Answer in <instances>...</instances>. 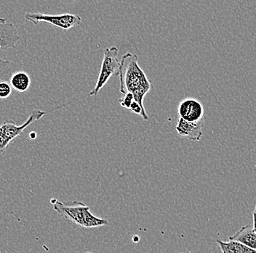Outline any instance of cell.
<instances>
[{"instance_id": "cell-1", "label": "cell", "mask_w": 256, "mask_h": 253, "mask_svg": "<svg viewBox=\"0 0 256 253\" xmlns=\"http://www.w3.org/2000/svg\"><path fill=\"white\" fill-rule=\"evenodd\" d=\"M120 92L131 93L144 110L146 95L152 90L151 82L138 64L137 55L127 53L122 57L120 68Z\"/></svg>"}, {"instance_id": "cell-6", "label": "cell", "mask_w": 256, "mask_h": 253, "mask_svg": "<svg viewBox=\"0 0 256 253\" xmlns=\"http://www.w3.org/2000/svg\"><path fill=\"white\" fill-rule=\"evenodd\" d=\"M179 118L188 122H199L204 120V109L198 99L186 98L178 107Z\"/></svg>"}, {"instance_id": "cell-5", "label": "cell", "mask_w": 256, "mask_h": 253, "mask_svg": "<svg viewBox=\"0 0 256 253\" xmlns=\"http://www.w3.org/2000/svg\"><path fill=\"white\" fill-rule=\"evenodd\" d=\"M24 18L27 22H32L34 25H38L41 22H46L65 31L70 30L73 27H78L82 22V19L79 15L72 14L50 15L43 13H26Z\"/></svg>"}, {"instance_id": "cell-16", "label": "cell", "mask_w": 256, "mask_h": 253, "mask_svg": "<svg viewBox=\"0 0 256 253\" xmlns=\"http://www.w3.org/2000/svg\"><path fill=\"white\" fill-rule=\"evenodd\" d=\"M132 240H134V242L137 243L138 242L139 238L138 236H134V238H132Z\"/></svg>"}, {"instance_id": "cell-11", "label": "cell", "mask_w": 256, "mask_h": 253, "mask_svg": "<svg viewBox=\"0 0 256 253\" xmlns=\"http://www.w3.org/2000/svg\"><path fill=\"white\" fill-rule=\"evenodd\" d=\"M228 241H223L216 239V242L220 246V250L224 253H256V251L240 241L228 239Z\"/></svg>"}, {"instance_id": "cell-8", "label": "cell", "mask_w": 256, "mask_h": 253, "mask_svg": "<svg viewBox=\"0 0 256 253\" xmlns=\"http://www.w3.org/2000/svg\"><path fill=\"white\" fill-rule=\"evenodd\" d=\"M203 126L204 120L199 122H188L179 118L176 129L178 134L183 138L191 141H200L203 135Z\"/></svg>"}, {"instance_id": "cell-3", "label": "cell", "mask_w": 256, "mask_h": 253, "mask_svg": "<svg viewBox=\"0 0 256 253\" xmlns=\"http://www.w3.org/2000/svg\"><path fill=\"white\" fill-rule=\"evenodd\" d=\"M118 54L119 49L116 46H112L104 50L103 60L97 82L94 89L90 92V96H97L112 77L119 76L120 62Z\"/></svg>"}, {"instance_id": "cell-2", "label": "cell", "mask_w": 256, "mask_h": 253, "mask_svg": "<svg viewBox=\"0 0 256 253\" xmlns=\"http://www.w3.org/2000/svg\"><path fill=\"white\" fill-rule=\"evenodd\" d=\"M50 204L54 209L63 218L86 228H98L110 225L108 220L94 215L89 206L80 201L60 202L56 198H51Z\"/></svg>"}, {"instance_id": "cell-15", "label": "cell", "mask_w": 256, "mask_h": 253, "mask_svg": "<svg viewBox=\"0 0 256 253\" xmlns=\"http://www.w3.org/2000/svg\"><path fill=\"white\" fill-rule=\"evenodd\" d=\"M252 229L256 233V205L252 212Z\"/></svg>"}, {"instance_id": "cell-13", "label": "cell", "mask_w": 256, "mask_h": 253, "mask_svg": "<svg viewBox=\"0 0 256 253\" xmlns=\"http://www.w3.org/2000/svg\"><path fill=\"white\" fill-rule=\"evenodd\" d=\"M12 94V87L8 81H0V99L9 98Z\"/></svg>"}, {"instance_id": "cell-4", "label": "cell", "mask_w": 256, "mask_h": 253, "mask_svg": "<svg viewBox=\"0 0 256 253\" xmlns=\"http://www.w3.org/2000/svg\"><path fill=\"white\" fill-rule=\"evenodd\" d=\"M47 113L42 110H36L32 112L26 121L22 125H17L14 121H10L0 125V155L2 154L8 146L20 137L27 127L39 121Z\"/></svg>"}, {"instance_id": "cell-12", "label": "cell", "mask_w": 256, "mask_h": 253, "mask_svg": "<svg viewBox=\"0 0 256 253\" xmlns=\"http://www.w3.org/2000/svg\"><path fill=\"white\" fill-rule=\"evenodd\" d=\"M15 62L10 59H3L0 58V81H9L12 74L16 68Z\"/></svg>"}, {"instance_id": "cell-10", "label": "cell", "mask_w": 256, "mask_h": 253, "mask_svg": "<svg viewBox=\"0 0 256 253\" xmlns=\"http://www.w3.org/2000/svg\"><path fill=\"white\" fill-rule=\"evenodd\" d=\"M11 87L16 92L24 93L30 89L31 78L30 75L22 70L14 72L9 80Z\"/></svg>"}, {"instance_id": "cell-17", "label": "cell", "mask_w": 256, "mask_h": 253, "mask_svg": "<svg viewBox=\"0 0 256 253\" xmlns=\"http://www.w3.org/2000/svg\"><path fill=\"white\" fill-rule=\"evenodd\" d=\"M2 50V46H1V45H0V51H1Z\"/></svg>"}, {"instance_id": "cell-7", "label": "cell", "mask_w": 256, "mask_h": 253, "mask_svg": "<svg viewBox=\"0 0 256 253\" xmlns=\"http://www.w3.org/2000/svg\"><path fill=\"white\" fill-rule=\"evenodd\" d=\"M20 35L15 25L8 22L4 18H0V45L2 50L16 49V45L20 41Z\"/></svg>"}, {"instance_id": "cell-14", "label": "cell", "mask_w": 256, "mask_h": 253, "mask_svg": "<svg viewBox=\"0 0 256 253\" xmlns=\"http://www.w3.org/2000/svg\"><path fill=\"white\" fill-rule=\"evenodd\" d=\"M123 95L124 96L119 100L120 105L124 108L129 110L131 104L135 101V99H134V95L130 92H127Z\"/></svg>"}, {"instance_id": "cell-9", "label": "cell", "mask_w": 256, "mask_h": 253, "mask_svg": "<svg viewBox=\"0 0 256 253\" xmlns=\"http://www.w3.org/2000/svg\"><path fill=\"white\" fill-rule=\"evenodd\" d=\"M228 239L240 241L242 244L256 251V233L250 225H244Z\"/></svg>"}]
</instances>
